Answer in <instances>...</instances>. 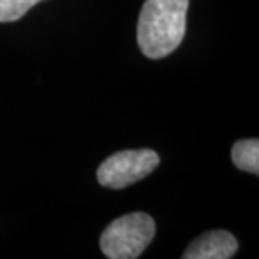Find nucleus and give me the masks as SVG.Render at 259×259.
<instances>
[{
    "mask_svg": "<svg viewBox=\"0 0 259 259\" xmlns=\"http://www.w3.org/2000/svg\"><path fill=\"white\" fill-rule=\"evenodd\" d=\"M189 0H145L137 39L150 59H162L179 48L187 27Z\"/></svg>",
    "mask_w": 259,
    "mask_h": 259,
    "instance_id": "obj_1",
    "label": "nucleus"
},
{
    "mask_svg": "<svg viewBox=\"0 0 259 259\" xmlns=\"http://www.w3.org/2000/svg\"><path fill=\"white\" fill-rule=\"evenodd\" d=\"M155 221L145 212H132L103 231L100 246L110 259H135L155 237Z\"/></svg>",
    "mask_w": 259,
    "mask_h": 259,
    "instance_id": "obj_2",
    "label": "nucleus"
},
{
    "mask_svg": "<svg viewBox=\"0 0 259 259\" xmlns=\"http://www.w3.org/2000/svg\"><path fill=\"white\" fill-rule=\"evenodd\" d=\"M160 165L157 152L150 148L113 153L98 168V182L110 189H125L145 179Z\"/></svg>",
    "mask_w": 259,
    "mask_h": 259,
    "instance_id": "obj_3",
    "label": "nucleus"
},
{
    "mask_svg": "<svg viewBox=\"0 0 259 259\" xmlns=\"http://www.w3.org/2000/svg\"><path fill=\"white\" fill-rule=\"evenodd\" d=\"M237 251V239L229 231H210L190 242L184 259H229Z\"/></svg>",
    "mask_w": 259,
    "mask_h": 259,
    "instance_id": "obj_4",
    "label": "nucleus"
},
{
    "mask_svg": "<svg viewBox=\"0 0 259 259\" xmlns=\"http://www.w3.org/2000/svg\"><path fill=\"white\" fill-rule=\"evenodd\" d=\"M231 155L237 168L254 175L259 174V140H239L232 147Z\"/></svg>",
    "mask_w": 259,
    "mask_h": 259,
    "instance_id": "obj_5",
    "label": "nucleus"
},
{
    "mask_svg": "<svg viewBox=\"0 0 259 259\" xmlns=\"http://www.w3.org/2000/svg\"><path fill=\"white\" fill-rule=\"evenodd\" d=\"M42 0H0V22H14L24 17Z\"/></svg>",
    "mask_w": 259,
    "mask_h": 259,
    "instance_id": "obj_6",
    "label": "nucleus"
}]
</instances>
